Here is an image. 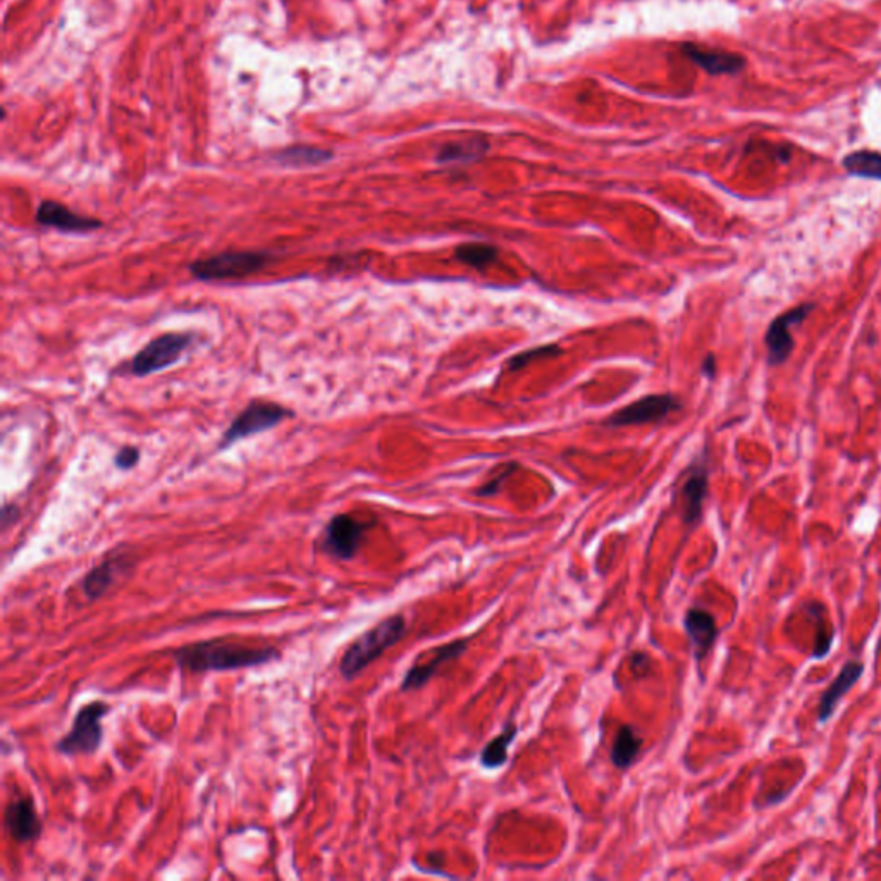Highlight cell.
<instances>
[{"label": "cell", "mask_w": 881, "mask_h": 881, "mask_svg": "<svg viewBox=\"0 0 881 881\" xmlns=\"http://www.w3.org/2000/svg\"><path fill=\"white\" fill-rule=\"evenodd\" d=\"M279 657L281 654L274 648H245L221 639L188 644L174 653L177 666L192 673L256 668Z\"/></svg>", "instance_id": "obj_1"}, {"label": "cell", "mask_w": 881, "mask_h": 881, "mask_svg": "<svg viewBox=\"0 0 881 881\" xmlns=\"http://www.w3.org/2000/svg\"><path fill=\"white\" fill-rule=\"evenodd\" d=\"M406 622L401 615L389 617L355 639L342 654L340 675L344 680L357 679L377 657L405 637Z\"/></svg>", "instance_id": "obj_2"}, {"label": "cell", "mask_w": 881, "mask_h": 881, "mask_svg": "<svg viewBox=\"0 0 881 881\" xmlns=\"http://www.w3.org/2000/svg\"><path fill=\"white\" fill-rule=\"evenodd\" d=\"M272 262V256L262 250H240L224 252L217 256L200 258L190 264V272L199 281H231L243 279L260 272Z\"/></svg>", "instance_id": "obj_3"}, {"label": "cell", "mask_w": 881, "mask_h": 881, "mask_svg": "<svg viewBox=\"0 0 881 881\" xmlns=\"http://www.w3.org/2000/svg\"><path fill=\"white\" fill-rule=\"evenodd\" d=\"M111 711V706L104 701H91L82 706L71 730L59 740L58 751L64 756H91L95 754L104 740V718Z\"/></svg>", "instance_id": "obj_4"}, {"label": "cell", "mask_w": 881, "mask_h": 881, "mask_svg": "<svg viewBox=\"0 0 881 881\" xmlns=\"http://www.w3.org/2000/svg\"><path fill=\"white\" fill-rule=\"evenodd\" d=\"M287 417H293V412L283 405L271 401H252L226 429L223 439L219 441V450H228L229 446L243 439L271 430L279 426Z\"/></svg>", "instance_id": "obj_5"}, {"label": "cell", "mask_w": 881, "mask_h": 881, "mask_svg": "<svg viewBox=\"0 0 881 881\" xmlns=\"http://www.w3.org/2000/svg\"><path fill=\"white\" fill-rule=\"evenodd\" d=\"M372 527V522L358 520L353 515H336L327 522L319 540V549L334 560L350 562L358 555Z\"/></svg>", "instance_id": "obj_6"}, {"label": "cell", "mask_w": 881, "mask_h": 881, "mask_svg": "<svg viewBox=\"0 0 881 881\" xmlns=\"http://www.w3.org/2000/svg\"><path fill=\"white\" fill-rule=\"evenodd\" d=\"M193 342L192 334L186 333H166L157 336L155 340L143 346L142 350L133 357L130 370L137 377H146L150 374H157L161 370L169 369Z\"/></svg>", "instance_id": "obj_7"}, {"label": "cell", "mask_w": 881, "mask_h": 881, "mask_svg": "<svg viewBox=\"0 0 881 881\" xmlns=\"http://www.w3.org/2000/svg\"><path fill=\"white\" fill-rule=\"evenodd\" d=\"M813 311H814V303H802L789 312L778 315L775 320H771V324L767 326V336H765L769 366L778 367L791 358L794 346H796L794 338L791 334V329L797 324H802L813 313Z\"/></svg>", "instance_id": "obj_8"}, {"label": "cell", "mask_w": 881, "mask_h": 881, "mask_svg": "<svg viewBox=\"0 0 881 881\" xmlns=\"http://www.w3.org/2000/svg\"><path fill=\"white\" fill-rule=\"evenodd\" d=\"M680 408H682L680 399L673 395H649L626 405L625 408L613 413L606 421V426L625 427L661 422L670 413Z\"/></svg>", "instance_id": "obj_9"}, {"label": "cell", "mask_w": 881, "mask_h": 881, "mask_svg": "<svg viewBox=\"0 0 881 881\" xmlns=\"http://www.w3.org/2000/svg\"><path fill=\"white\" fill-rule=\"evenodd\" d=\"M36 223L42 228H52L60 232H71V234H83V232H93L97 229L102 228V221L80 216L67 208L66 205L54 201V200H43L38 208H36Z\"/></svg>", "instance_id": "obj_10"}, {"label": "cell", "mask_w": 881, "mask_h": 881, "mask_svg": "<svg viewBox=\"0 0 881 881\" xmlns=\"http://www.w3.org/2000/svg\"><path fill=\"white\" fill-rule=\"evenodd\" d=\"M4 826L9 837L18 844L35 842L42 835V822L29 797L12 798L5 806Z\"/></svg>", "instance_id": "obj_11"}, {"label": "cell", "mask_w": 881, "mask_h": 881, "mask_svg": "<svg viewBox=\"0 0 881 881\" xmlns=\"http://www.w3.org/2000/svg\"><path fill=\"white\" fill-rule=\"evenodd\" d=\"M710 472L706 460H697L687 472L680 489L682 516L687 525H696L703 516V507L708 496Z\"/></svg>", "instance_id": "obj_12"}, {"label": "cell", "mask_w": 881, "mask_h": 881, "mask_svg": "<svg viewBox=\"0 0 881 881\" xmlns=\"http://www.w3.org/2000/svg\"><path fill=\"white\" fill-rule=\"evenodd\" d=\"M683 628L690 641L696 661L703 663L718 637V625L714 617L703 608H690L683 617Z\"/></svg>", "instance_id": "obj_13"}, {"label": "cell", "mask_w": 881, "mask_h": 881, "mask_svg": "<svg viewBox=\"0 0 881 881\" xmlns=\"http://www.w3.org/2000/svg\"><path fill=\"white\" fill-rule=\"evenodd\" d=\"M467 644H468V639H460V641H453L446 646L437 648L434 653V657L430 659V663L415 665L405 673L399 688L403 692L422 688L427 682H430V679L439 672L441 666H444L450 661H455L456 657H460L461 654L465 653Z\"/></svg>", "instance_id": "obj_14"}, {"label": "cell", "mask_w": 881, "mask_h": 881, "mask_svg": "<svg viewBox=\"0 0 881 881\" xmlns=\"http://www.w3.org/2000/svg\"><path fill=\"white\" fill-rule=\"evenodd\" d=\"M862 673H864V665L859 661L851 659L842 666L837 679L828 685L823 696L820 697V704H818V721L820 723H826L833 716L838 703L849 694V690L853 688V685L861 680Z\"/></svg>", "instance_id": "obj_15"}, {"label": "cell", "mask_w": 881, "mask_h": 881, "mask_svg": "<svg viewBox=\"0 0 881 881\" xmlns=\"http://www.w3.org/2000/svg\"><path fill=\"white\" fill-rule=\"evenodd\" d=\"M683 52L692 62H696L699 67H703L706 73L714 75V76L716 75H737L745 66V59L739 54L703 49V47H697L694 43L683 45Z\"/></svg>", "instance_id": "obj_16"}, {"label": "cell", "mask_w": 881, "mask_h": 881, "mask_svg": "<svg viewBox=\"0 0 881 881\" xmlns=\"http://www.w3.org/2000/svg\"><path fill=\"white\" fill-rule=\"evenodd\" d=\"M131 567L133 565L130 562H126V558H109V560L102 562L100 565H95L86 573L83 577V582H82L85 596L90 601H95V599L104 596L119 580V577L124 575L126 569H131Z\"/></svg>", "instance_id": "obj_17"}, {"label": "cell", "mask_w": 881, "mask_h": 881, "mask_svg": "<svg viewBox=\"0 0 881 881\" xmlns=\"http://www.w3.org/2000/svg\"><path fill=\"white\" fill-rule=\"evenodd\" d=\"M489 143L484 138H467L461 142L448 143L437 153L439 164H467L481 159L487 152Z\"/></svg>", "instance_id": "obj_18"}, {"label": "cell", "mask_w": 881, "mask_h": 881, "mask_svg": "<svg viewBox=\"0 0 881 881\" xmlns=\"http://www.w3.org/2000/svg\"><path fill=\"white\" fill-rule=\"evenodd\" d=\"M641 749L642 739L635 734L633 727L622 725L611 747V761L618 769H626L637 761Z\"/></svg>", "instance_id": "obj_19"}, {"label": "cell", "mask_w": 881, "mask_h": 881, "mask_svg": "<svg viewBox=\"0 0 881 881\" xmlns=\"http://www.w3.org/2000/svg\"><path fill=\"white\" fill-rule=\"evenodd\" d=\"M518 734V728L513 721H508L503 732L491 740L481 752V765L485 769H498L508 761V749Z\"/></svg>", "instance_id": "obj_20"}, {"label": "cell", "mask_w": 881, "mask_h": 881, "mask_svg": "<svg viewBox=\"0 0 881 881\" xmlns=\"http://www.w3.org/2000/svg\"><path fill=\"white\" fill-rule=\"evenodd\" d=\"M842 166L846 171L857 177L881 181V153L878 152L855 150L842 159Z\"/></svg>", "instance_id": "obj_21"}, {"label": "cell", "mask_w": 881, "mask_h": 881, "mask_svg": "<svg viewBox=\"0 0 881 881\" xmlns=\"http://www.w3.org/2000/svg\"><path fill=\"white\" fill-rule=\"evenodd\" d=\"M499 256V250L489 243H463L455 250V258L465 265L484 271L492 265Z\"/></svg>", "instance_id": "obj_22"}, {"label": "cell", "mask_w": 881, "mask_h": 881, "mask_svg": "<svg viewBox=\"0 0 881 881\" xmlns=\"http://www.w3.org/2000/svg\"><path fill=\"white\" fill-rule=\"evenodd\" d=\"M333 157L327 150L313 148V146H295L281 152L276 159L283 166H317L327 162Z\"/></svg>", "instance_id": "obj_23"}, {"label": "cell", "mask_w": 881, "mask_h": 881, "mask_svg": "<svg viewBox=\"0 0 881 881\" xmlns=\"http://www.w3.org/2000/svg\"><path fill=\"white\" fill-rule=\"evenodd\" d=\"M806 610L809 611V615H813L816 618V635H814L813 657L814 659H823L824 656L830 653V648L833 644V637H835L833 628H828L826 630V626H830V624H828V620H824L823 618L824 613H826L823 604H820V602H814L813 604L811 602V604L806 606Z\"/></svg>", "instance_id": "obj_24"}, {"label": "cell", "mask_w": 881, "mask_h": 881, "mask_svg": "<svg viewBox=\"0 0 881 881\" xmlns=\"http://www.w3.org/2000/svg\"><path fill=\"white\" fill-rule=\"evenodd\" d=\"M562 355V348L556 346V344H546V346H538V348H532V350H527L520 355H515L512 360L508 362V369L518 370L523 369L525 366H529L531 362H536V360H546V358H553V357H558Z\"/></svg>", "instance_id": "obj_25"}, {"label": "cell", "mask_w": 881, "mask_h": 881, "mask_svg": "<svg viewBox=\"0 0 881 881\" xmlns=\"http://www.w3.org/2000/svg\"><path fill=\"white\" fill-rule=\"evenodd\" d=\"M140 461V450L135 446H124L117 452L114 465L119 470H131Z\"/></svg>", "instance_id": "obj_26"}, {"label": "cell", "mask_w": 881, "mask_h": 881, "mask_svg": "<svg viewBox=\"0 0 881 881\" xmlns=\"http://www.w3.org/2000/svg\"><path fill=\"white\" fill-rule=\"evenodd\" d=\"M515 468H516V465H515V463H508V465L505 467V470H503V472H501L496 479H492L491 483H487L485 485H483L481 489H477V492H476V494H477V496H494V494L501 489V484L505 483V481L512 476Z\"/></svg>", "instance_id": "obj_27"}, {"label": "cell", "mask_w": 881, "mask_h": 881, "mask_svg": "<svg viewBox=\"0 0 881 881\" xmlns=\"http://www.w3.org/2000/svg\"><path fill=\"white\" fill-rule=\"evenodd\" d=\"M20 515H21V512H20V508L16 505H4L2 518H0L2 520V531H7L14 522H18Z\"/></svg>", "instance_id": "obj_28"}, {"label": "cell", "mask_w": 881, "mask_h": 881, "mask_svg": "<svg viewBox=\"0 0 881 881\" xmlns=\"http://www.w3.org/2000/svg\"><path fill=\"white\" fill-rule=\"evenodd\" d=\"M703 372L708 375V377H714V372H716V360H714V355L710 353L704 362H703Z\"/></svg>", "instance_id": "obj_29"}]
</instances>
